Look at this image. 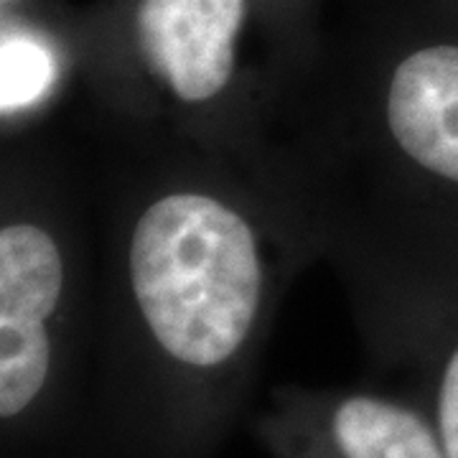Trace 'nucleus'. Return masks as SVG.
I'll return each instance as SVG.
<instances>
[{
    "label": "nucleus",
    "mask_w": 458,
    "mask_h": 458,
    "mask_svg": "<svg viewBox=\"0 0 458 458\" xmlns=\"http://www.w3.org/2000/svg\"><path fill=\"white\" fill-rule=\"evenodd\" d=\"M334 438L344 458H445L441 438L420 415L369 394L336 408Z\"/></svg>",
    "instance_id": "obj_5"
},
{
    "label": "nucleus",
    "mask_w": 458,
    "mask_h": 458,
    "mask_svg": "<svg viewBox=\"0 0 458 458\" xmlns=\"http://www.w3.org/2000/svg\"><path fill=\"white\" fill-rule=\"evenodd\" d=\"M64 288V260L47 229L0 232V415L16 418L44 390L51 367L49 321Z\"/></svg>",
    "instance_id": "obj_2"
},
{
    "label": "nucleus",
    "mask_w": 458,
    "mask_h": 458,
    "mask_svg": "<svg viewBox=\"0 0 458 458\" xmlns=\"http://www.w3.org/2000/svg\"><path fill=\"white\" fill-rule=\"evenodd\" d=\"M387 128L412 164L458 186V44H428L394 64Z\"/></svg>",
    "instance_id": "obj_4"
},
{
    "label": "nucleus",
    "mask_w": 458,
    "mask_h": 458,
    "mask_svg": "<svg viewBox=\"0 0 458 458\" xmlns=\"http://www.w3.org/2000/svg\"><path fill=\"white\" fill-rule=\"evenodd\" d=\"M438 438L445 458H458V346L443 369L438 393Z\"/></svg>",
    "instance_id": "obj_7"
},
{
    "label": "nucleus",
    "mask_w": 458,
    "mask_h": 458,
    "mask_svg": "<svg viewBox=\"0 0 458 458\" xmlns=\"http://www.w3.org/2000/svg\"><path fill=\"white\" fill-rule=\"evenodd\" d=\"M247 0H135L132 36L146 66L181 102H209L234 74Z\"/></svg>",
    "instance_id": "obj_3"
},
{
    "label": "nucleus",
    "mask_w": 458,
    "mask_h": 458,
    "mask_svg": "<svg viewBox=\"0 0 458 458\" xmlns=\"http://www.w3.org/2000/svg\"><path fill=\"white\" fill-rule=\"evenodd\" d=\"M131 285L171 360L219 367L242 349L260 309L258 240L245 216L219 199L165 194L135 222Z\"/></svg>",
    "instance_id": "obj_1"
},
{
    "label": "nucleus",
    "mask_w": 458,
    "mask_h": 458,
    "mask_svg": "<svg viewBox=\"0 0 458 458\" xmlns=\"http://www.w3.org/2000/svg\"><path fill=\"white\" fill-rule=\"evenodd\" d=\"M51 80V59L29 38L3 41V107L11 110L31 102Z\"/></svg>",
    "instance_id": "obj_6"
}]
</instances>
